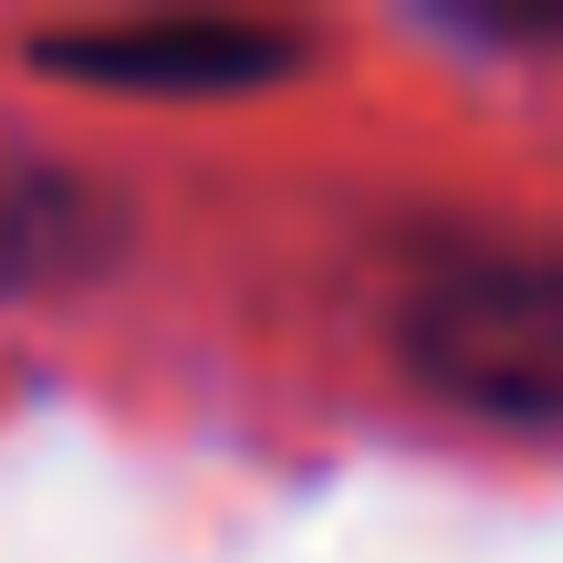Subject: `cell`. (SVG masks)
Wrapping results in <instances>:
<instances>
[{"mask_svg": "<svg viewBox=\"0 0 563 563\" xmlns=\"http://www.w3.org/2000/svg\"><path fill=\"white\" fill-rule=\"evenodd\" d=\"M397 355L428 397L501 428H563V251H449L407 282Z\"/></svg>", "mask_w": 563, "mask_h": 563, "instance_id": "cell-1", "label": "cell"}, {"mask_svg": "<svg viewBox=\"0 0 563 563\" xmlns=\"http://www.w3.org/2000/svg\"><path fill=\"white\" fill-rule=\"evenodd\" d=\"M125 251V199L95 188L84 167L53 157H0V302L84 282Z\"/></svg>", "mask_w": 563, "mask_h": 563, "instance_id": "cell-3", "label": "cell"}, {"mask_svg": "<svg viewBox=\"0 0 563 563\" xmlns=\"http://www.w3.org/2000/svg\"><path fill=\"white\" fill-rule=\"evenodd\" d=\"M32 63L95 95H262L313 63V42L282 21H115V32H42Z\"/></svg>", "mask_w": 563, "mask_h": 563, "instance_id": "cell-2", "label": "cell"}, {"mask_svg": "<svg viewBox=\"0 0 563 563\" xmlns=\"http://www.w3.org/2000/svg\"><path fill=\"white\" fill-rule=\"evenodd\" d=\"M449 32H470V42H511V53H553V42H563V11H460Z\"/></svg>", "mask_w": 563, "mask_h": 563, "instance_id": "cell-4", "label": "cell"}]
</instances>
